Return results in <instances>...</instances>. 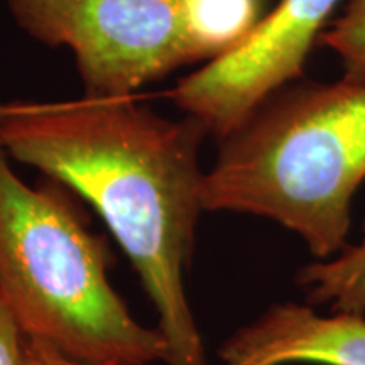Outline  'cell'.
Instances as JSON below:
<instances>
[{"mask_svg": "<svg viewBox=\"0 0 365 365\" xmlns=\"http://www.w3.org/2000/svg\"><path fill=\"white\" fill-rule=\"evenodd\" d=\"M340 0H279L239 48L182 78L168 97L227 139L272 95L303 76Z\"/></svg>", "mask_w": 365, "mask_h": 365, "instance_id": "obj_5", "label": "cell"}, {"mask_svg": "<svg viewBox=\"0 0 365 365\" xmlns=\"http://www.w3.org/2000/svg\"><path fill=\"white\" fill-rule=\"evenodd\" d=\"M58 186L26 185L0 148V299L22 335L80 362L168 364L161 330L113 289L107 245Z\"/></svg>", "mask_w": 365, "mask_h": 365, "instance_id": "obj_3", "label": "cell"}, {"mask_svg": "<svg viewBox=\"0 0 365 365\" xmlns=\"http://www.w3.org/2000/svg\"><path fill=\"white\" fill-rule=\"evenodd\" d=\"M365 181V83L301 81L272 95L220 140L205 171V212L277 222L314 257L341 252L352 203Z\"/></svg>", "mask_w": 365, "mask_h": 365, "instance_id": "obj_2", "label": "cell"}, {"mask_svg": "<svg viewBox=\"0 0 365 365\" xmlns=\"http://www.w3.org/2000/svg\"><path fill=\"white\" fill-rule=\"evenodd\" d=\"M16 24L73 54L86 97H134L191 54L181 0H7Z\"/></svg>", "mask_w": 365, "mask_h": 365, "instance_id": "obj_4", "label": "cell"}, {"mask_svg": "<svg viewBox=\"0 0 365 365\" xmlns=\"http://www.w3.org/2000/svg\"><path fill=\"white\" fill-rule=\"evenodd\" d=\"M319 41L340 58L344 78L365 83V0H349Z\"/></svg>", "mask_w": 365, "mask_h": 365, "instance_id": "obj_9", "label": "cell"}, {"mask_svg": "<svg viewBox=\"0 0 365 365\" xmlns=\"http://www.w3.org/2000/svg\"><path fill=\"white\" fill-rule=\"evenodd\" d=\"M22 360H24V365H97L68 357L53 345L26 335L22 339Z\"/></svg>", "mask_w": 365, "mask_h": 365, "instance_id": "obj_11", "label": "cell"}, {"mask_svg": "<svg viewBox=\"0 0 365 365\" xmlns=\"http://www.w3.org/2000/svg\"><path fill=\"white\" fill-rule=\"evenodd\" d=\"M198 118L161 117L134 97L0 103V148L98 212L134 266L170 349L168 365H207L186 294L202 212Z\"/></svg>", "mask_w": 365, "mask_h": 365, "instance_id": "obj_1", "label": "cell"}, {"mask_svg": "<svg viewBox=\"0 0 365 365\" xmlns=\"http://www.w3.org/2000/svg\"><path fill=\"white\" fill-rule=\"evenodd\" d=\"M181 11L193 63L232 53L264 17L262 0H181Z\"/></svg>", "mask_w": 365, "mask_h": 365, "instance_id": "obj_7", "label": "cell"}, {"mask_svg": "<svg viewBox=\"0 0 365 365\" xmlns=\"http://www.w3.org/2000/svg\"><path fill=\"white\" fill-rule=\"evenodd\" d=\"M22 335L16 318L0 299V365H24Z\"/></svg>", "mask_w": 365, "mask_h": 365, "instance_id": "obj_10", "label": "cell"}, {"mask_svg": "<svg viewBox=\"0 0 365 365\" xmlns=\"http://www.w3.org/2000/svg\"><path fill=\"white\" fill-rule=\"evenodd\" d=\"M298 282L312 304L328 303L335 313L365 314V225L362 240L303 267Z\"/></svg>", "mask_w": 365, "mask_h": 365, "instance_id": "obj_8", "label": "cell"}, {"mask_svg": "<svg viewBox=\"0 0 365 365\" xmlns=\"http://www.w3.org/2000/svg\"><path fill=\"white\" fill-rule=\"evenodd\" d=\"M220 365H365V314L274 304L218 349Z\"/></svg>", "mask_w": 365, "mask_h": 365, "instance_id": "obj_6", "label": "cell"}]
</instances>
